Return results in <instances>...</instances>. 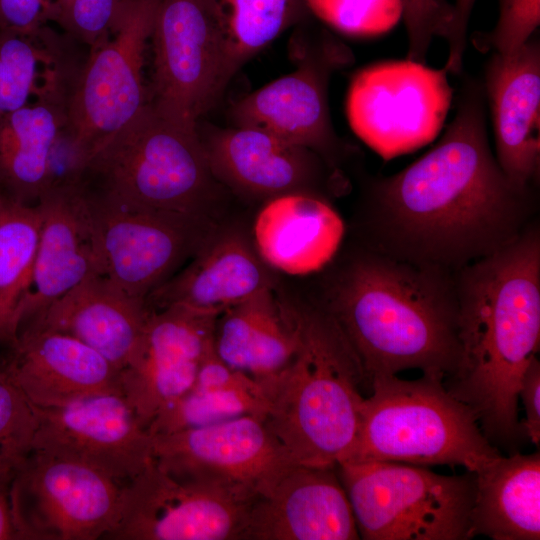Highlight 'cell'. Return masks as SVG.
Listing matches in <instances>:
<instances>
[{
  "label": "cell",
  "mask_w": 540,
  "mask_h": 540,
  "mask_svg": "<svg viewBox=\"0 0 540 540\" xmlns=\"http://www.w3.org/2000/svg\"><path fill=\"white\" fill-rule=\"evenodd\" d=\"M213 342L228 366L265 381L289 364L298 337L285 297L267 287L218 315Z\"/></svg>",
  "instance_id": "27"
},
{
  "label": "cell",
  "mask_w": 540,
  "mask_h": 540,
  "mask_svg": "<svg viewBox=\"0 0 540 540\" xmlns=\"http://www.w3.org/2000/svg\"><path fill=\"white\" fill-rule=\"evenodd\" d=\"M496 159L517 186L531 188L540 168V44L532 36L510 54L494 52L485 70Z\"/></svg>",
  "instance_id": "22"
},
{
  "label": "cell",
  "mask_w": 540,
  "mask_h": 540,
  "mask_svg": "<svg viewBox=\"0 0 540 540\" xmlns=\"http://www.w3.org/2000/svg\"><path fill=\"white\" fill-rule=\"evenodd\" d=\"M124 485L82 462L32 450L11 486L19 538L107 539L121 518Z\"/></svg>",
  "instance_id": "10"
},
{
  "label": "cell",
  "mask_w": 540,
  "mask_h": 540,
  "mask_svg": "<svg viewBox=\"0 0 540 540\" xmlns=\"http://www.w3.org/2000/svg\"><path fill=\"white\" fill-rule=\"evenodd\" d=\"M475 2L476 0H455L453 3V19L445 38L448 43V58L444 66L453 74H459L462 70L468 23Z\"/></svg>",
  "instance_id": "40"
},
{
  "label": "cell",
  "mask_w": 540,
  "mask_h": 540,
  "mask_svg": "<svg viewBox=\"0 0 540 540\" xmlns=\"http://www.w3.org/2000/svg\"><path fill=\"white\" fill-rule=\"evenodd\" d=\"M306 6L334 29L357 37L386 33L403 13L402 0H306Z\"/></svg>",
  "instance_id": "33"
},
{
  "label": "cell",
  "mask_w": 540,
  "mask_h": 540,
  "mask_svg": "<svg viewBox=\"0 0 540 540\" xmlns=\"http://www.w3.org/2000/svg\"><path fill=\"white\" fill-rule=\"evenodd\" d=\"M12 345L5 370L36 407L56 408L96 395L122 394L120 370L70 335L27 326Z\"/></svg>",
  "instance_id": "21"
},
{
  "label": "cell",
  "mask_w": 540,
  "mask_h": 540,
  "mask_svg": "<svg viewBox=\"0 0 540 540\" xmlns=\"http://www.w3.org/2000/svg\"><path fill=\"white\" fill-rule=\"evenodd\" d=\"M150 312L144 299L129 296L104 276L93 273L22 328L70 335L121 371L135 350Z\"/></svg>",
  "instance_id": "24"
},
{
  "label": "cell",
  "mask_w": 540,
  "mask_h": 540,
  "mask_svg": "<svg viewBox=\"0 0 540 540\" xmlns=\"http://www.w3.org/2000/svg\"><path fill=\"white\" fill-rule=\"evenodd\" d=\"M2 367H3V365H2V366L0 365V369H1Z\"/></svg>",
  "instance_id": "42"
},
{
  "label": "cell",
  "mask_w": 540,
  "mask_h": 540,
  "mask_svg": "<svg viewBox=\"0 0 540 540\" xmlns=\"http://www.w3.org/2000/svg\"><path fill=\"white\" fill-rule=\"evenodd\" d=\"M402 6L408 38L406 59L425 63L434 37L446 38L448 34L453 4L448 0H402Z\"/></svg>",
  "instance_id": "37"
},
{
  "label": "cell",
  "mask_w": 540,
  "mask_h": 540,
  "mask_svg": "<svg viewBox=\"0 0 540 540\" xmlns=\"http://www.w3.org/2000/svg\"><path fill=\"white\" fill-rule=\"evenodd\" d=\"M539 540L540 454L500 455L475 473L471 536Z\"/></svg>",
  "instance_id": "28"
},
{
  "label": "cell",
  "mask_w": 540,
  "mask_h": 540,
  "mask_svg": "<svg viewBox=\"0 0 540 540\" xmlns=\"http://www.w3.org/2000/svg\"><path fill=\"white\" fill-rule=\"evenodd\" d=\"M41 225L38 203L0 193V340L11 341L15 314L32 281Z\"/></svg>",
  "instance_id": "32"
},
{
  "label": "cell",
  "mask_w": 540,
  "mask_h": 540,
  "mask_svg": "<svg viewBox=\"0 0 540 540\" xmlns=\"http://www.w3.org/2000/svg\"><path fill=\"white\" fill-rule=\"evenodd\" d=\"M525 410L521 427L526 439L539 447L540 443V362L535 356L525 370L519 389Z\"/></svg>",
  "instance_id": "39"
},
{
  "label": "cell",
  "mask_w": 540,
  "mask_h": 540,
  "mask_svg": "<svg viewBox=\"0 0 540 540\" xmlns=\"http://www.w3.org/2000/svg\"><path fill=\"white\" fill-rule=\"evenodd\" d=\"M217 317L180 307L150 312L120 371L122 394L146 429L192 386L204 356L214 347Z\"/></svg>",
  "instance_id": "17"
},
{
  "label": "cell",
  "mask_w": 540,
  "mask_h": 540,
  "mask_svg": "<svg viewBox=\"0 0 540 540\" xmlns=\"http://www.w3.org/2000/svg\"><path fill=\"white\" fill-rule=\"evenodd\" d=\"M336 471L361 539L472 538L473 472L449 476L389 461L342 462Z\"/></svg>",
  "instance_id": "7"
},
{
  "label": "cell",
  "mask_w": 540,
  "mask_h": 540,
  "mask_svg": "<svg viewBox=\"0 0 540 540\" xmlns=\"http://www.w3.org/2000/svg\"><path fill=\"white\" fill-rule=\"evenodd\" d=\"M160 0H130L108 37L89 49L71 94L67 172L91 157L148 105L145 58Z\"/></svg>",
  "instance_id": "8"
},
{
  "label": "cell",
  "mask_w": 540,
  "mask_h": 540,
  "mask_svg": "<svg viewBox=\"0 0 540 540\" xmlns=\"http://www.w3.org/2000/svg\"><path fill=\"white\" fill-rule=\"evenodd\" d=\"M336 468L293 465L251 504L244 540H356Z\"/></svg>",
  "instance_id": "20"
},
{
  "label": "cell",
  "mask_w": 540,
  "mask_h": 540,
  "mask_svg": "<svg viewBox=\"0 0 540 540\" xmlns=\"http://www.w3.org/2000/svg\"><path fill=\"white\" fill-rule=\"evenodd\" d=\"M268 407L262 383L228 366L213 347L204 356L192 386L161 410L147 430L150 435L167 434L246 415L264 420Z\"/></svg>",
  "instance_id": "29"
},
{
  "label": "cell",
  "mask_w": 540,
  "mask_h": 540,
  "mask_svg": "<svg viewBox=\"0 0 540 540\" xmlns=\"http://www.w3.org/2000/svg\"><path fill=\"white\" fill-rule=\"evenodd\" d=\"M318 303L358 356L367 385L409 369L444 381L458 365L454 273L369 247L345 263Z\"/></svg>",
  "instance_id": "3"
},
{
  "label": "cell",
  "mask_w": 540,
  "mask_h": 540,
  "mask_svg": "<svg viewBox=\"0 0 540 540\" xmlns=\"http://www.w3.org/2000/svg\"><path fill=\"white\" fill-rule=\"evenodd\" d=\"M18 465L0 464V540L20 539L11 507V486Z\"/></svg>",
  "instance_id": "41"
},
{
  "label": "cell",
  "mask_w": 540,
  "mask_h": 540,
  "mask_svg": "<svg viewBox=\"0 0 540 540\" xmlns=\"http://www.w3.org/2000/svg\"><path fill=\"white\" fill-rule=\"evenodd\" d=\"M150 44L148 104L166 118L198 126L220 97L218 50L202 1L160 0Z\"/></svg>",
  "instance_id": "14"
},
{
  "label": "cell",
  "mask_w": 540,
  "mask_h": 540,
  "mask_svg": "<svg viewBox=\"0 0 540 540\" xmlns=\"http://www.w3.org/2000/svg\"><path fill=\"white\" fill-rule=\"evenodd\" d=\"M369 387L354 442L340 463L448 465L476 473L501 455L474 412L448 392L443 379L391 375L373 379Z\"/></svg>",
  "instance_id": "5"
},
{
  "label": "cell",
  "mask_w": 540,
  "mask_h": 540,
  "mask_svg": "<svg viewBox=\"0 0 540 540\" xmlns=\"http://www.w3.org/2000/svg\"><path fill=\"white\" fill-rule=\"evenodd\" d=\"M286 304L298 345L284 369L260 381L269 401L264 423L295 464L336 468L357 433L365 373L342 330L318 302L286 299Z\"/></svg>",
  "instance_id": "4"
},
{
  "label": "cell",
  "mask_w": 540,
  "mask_h": 540,
  "mask_svg": "<svg viewBox=\"0 0 540 540\" xmlns=\"http://www.w3.org/2000/svg\"><path fill=\"white\" fill-rule=\"evenodd\" d=\"M345 225L321 195L289 193L272 198L258 213L254 245L270 268L289 275H308L333 260Z\"/></svg>",
  "instance_id": "25"
},
{
  "label": "cell",
  "mask_w": 540,
  "mask_h": 540,
  "mask_svg": "<svg viewBox=\"0 0 540 540\" xmlns=\"http://www.w3.org/2000/svg\"><path fill=\"white\" fill-rule=\"evenodd\" d=\"M447 69L405 60L378 62L351 80L346 113L354 133L384 159L413 151L440 132L453 89Z\"/></svg>",
  "instance_id": "11"
},
{
  "label": "cell",
  "mask_w": 540,
  "mask_h": 540,
  "mask_svg": "<svg viewBox=\"0 0 540 540\" xmlns=\"http://www.w3.org/2000/svg\"><path fill=\"white\" fill-rule=\"evenodd\" d=\"M198 132L216 180L247 198L318 194L328 170L335 169L315 151L260 129L210 126Z\"/></svg>",
  "instance_id": "19"
},
{
  "label": "cell",
  "mask_w": 540,
  "mask_h": 540,
  "mask_svg": "<svg viewBox=\"0 0 540 540\" xmlns=\"http://www.w3.org/2000/svg\"><path fill=\"white\" fill-rule=\"evenodd\" d=\"M214 34L218 91L308 10L306 0H201Z\"/></svg>",
  "instance_id": "31"
},
{
  "label": "cell",
  "mask_w": 540,
  "mask_h": 540,
  "mask_svg": "<svg viewBox=\"0 0 540 540\" xmlns=\"http://www.w3.org/2000/svg\"><path fill=\"white\" fill-rule=\"evenodd\" d=\"M36 407L0 369V464H20L33 450Z\"/></svg>",
  "instance_id": "34"
},
{
  "label": "cell",
  "mask_w": 540,
  "mask_h": 540,
  "mask_svg": "<svg viewBox=\"0 0 540 540\" xmlns=\"http://www.w3.org/2000/svg\"><path fill=\"white\" fill-rule=\"evenodd\" d=\"M51 0H0V29L31 31L49 21Z\"/></svg>",
  "instance_id": "38"
},
{
  "label": "cell",
  "mask_w": 540,
  "mask_h": 540,
  "mask_svg": "<svg viewBox=\"0 0 540 540\" xmlns=\"http://www.w3.org/2000/svg\"><path fill=\"white\" fill-rule=\"evenodd\" d=\"M540 24V0H499L494 29L474 37L479 50L510 54L523 46Z\"/></svg>",
  "instance_id": "36"
},
{
  "label": "cell",
  "mask_w": 540,
  "mask_h": 540,
  "mask_svg": "<svg viewBox=\"0 0 540 540\" xmlns=\"http://www.w3.org/2000/svg\"><path fill=\"white\" fill-rule=\"evenodd\" d=\"M42 225L32 281L12 325L20 329L88 275L99 274L86 192L80 178L52 184L37 202Z\"/></svg>",
  "instance_id": "18"
},
{
  "label": "cell",
  "mask_w": 540,
  "mask_h": 540,
  "mask_svg": "<svg viewBox=\"0 0 540 540\" xmlns=\"http://www.w3.org/2000/svg\"><path fill=\"white\" fill-rule=\"evenodd\" d=\"M152 436V459L171 476L266 494L294 463L264 420L246 415Z\"/></svg>",
  "instance_id": "13"
},
{
  "label": "cell",
  "mask_w": 540,
  "mask_h": 540,
  "mask_svg": "<svg viewBox=\"0 0 540 540\" xmlns=\"http://www.w3.org/2000/svg\"><path fill=\"white\" fill-rule=\"evenodd\" d=\"M255 499L220 483L175 478L152 459L124 485L121 518L107 539L244 540Z\"/></svg>",
  "instance_id": "12"
},
{
  "label": "cell",
  "mask_w": 540,
  "mask_h": 540,
  "mask_svg": "<svg viewBox=\"0 0 540 540\" xmlns=\"http://www.w3.org/2000/svg\"><path fill=\"white\" fill-rule=\"evenodd\" d=\"M268 268L241 233L218 228L190 263L155 288L145 302L150 311L180 307L219 315L274 287Z\"/></svg>",
  "instance_id": "23"
},
{
  "label": "cell",
  "mask_w": 540,
  "mask_h": 540,
  "mask_svg": "<svg viewBox=\"0 0 540 540\" xmlns=\"http://www.w3.org/2000/svg\"><path fill=\"white\" fill-rule=\"evenodd\" d=\"M89 186L140 208L213 217L222 185L198 132L149 104L87 162Z\"/></svg>",
  "instance_id": "6"
},
{
  "label": "cell",
  "mask_w": 540,
  "mask_h": 540,
  "mask_svg": "<svg viewBox=\"0 0 540 540\" xmlns=\"http://www.w3.org/2000/svg\"><path fill=\"white\" fill-rule=\"evenodd\" d=\"M460 358L444 379L475 414L488 440L525 439L519 389L540 343V235L528 226L513 242L454 273Z\"/></svg>",
  "instance_id": "2"
},
{
  "label": "cell",
  "mask_w": 540,
  "mask_h": 540,
  "mask_svg": "<svg viewBox=\"0 0 540 540\" xmlns=\"http://www.w3.org/2000/svg\"><path fill=\"white\" fill-rule=\"evenodd\" d=\"M485 93L469 83L440 141L411 165L372 182L370 248L455 273L528 227L531 188L514 184L490 147Z\"/></svg>",
  "instance_id": "1"
},
{
  "label": "cell",
  "mask_w": 540,
  "mask_h": 540,
  "mask_svg": "<svg viewBox=\"0 0 540 540\" xmlns=\"http://www.w3.org/2000/svg\"><path fill=\"white\" fill-rule=\"evenodd\" d=\"M99 274L146 299L218 230L214 218L153 211L85 182Z\"/></svg>",
  "instance_id": "9"
},
{
  "label": "cell",
  "mask_w": 540,
  "mask_h": 540,
  "mask_svg": "<svg viewBox=\"0 0 540 540\" xmlns=\"http://www.w3.org/2000/svg\"><path fill=\"white\" fill-rule=\"evenodd\" d=\"M130 0H51L49 21L89 49L104 41Z\"/></svg>",
  "instance_id": "35"
},
{
  "label": "cell",
  "mask_w": 540,
  "mask_h": 540,
  "mask_svg": "<svg viewBox=\"0 0 540 540\" xmlns=\"http://www.w3.org/2000/svg\"><path fill=\"white\" fill-rule=\"evenodd\" d=\"M36 409L33 450L82 462L123 484L152 460V436L120 393Z\"/></svg>",
  "instance_id": "15"
},
{
  "label": "cell",
  "mask_w": 540,
  "mask_h": 540,
  "mask_svg": "<svg viewBox=\"0 0 540 540\" xmlns=\"http://www.w3.org/2000/svg\"><path fill=\"white\" fill-rule=\"evenodd\" d=\"M350 59L349 51L325 39L298 68L233 104V126L263 130L287 143L309 148L335 168L340 141L330 120L327 84Z\"/></svg>",
  "instance_id": "16"
},
{
  "label": "cell",
  "mask_w": 540,
  "mask_h": 540,
  "mask_svg": "<svg viewBox=\"0 0 540 540\" xmlns=\"http://www.w3.org/2000/svg\"><path fill=\"white\" fill-rule=\"evenodd\" d=\"M82 63L74 60L65 40L46 25L31 31L0 29V118L72 88Z\"/></svg>",
  "instance_id": "30"
},
{
  "label": "cell",
  "mask_w": 540,
  "mask_h": 540,
  "mask_svg": "<svg viewBox=\"0 0 540 540\" xmlns=\"http://www.w3.org/2000/svg\"><path fill=\"white\" fill-rule=\"evenodd\" d=\"M73 87L0 118L1 194L36 204L55 182L56 154L65 138Z\"/></svg>",
  "instance_id": "26"
}]
</instances>
